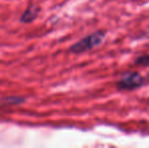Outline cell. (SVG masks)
<instances>
[{
    "label": "cell",
    "mask_w": 149,
    "mask_h": 148,
    "mask_svg": "<svg viewBox=\"0 0 149 148\" xmlns=\"http://www.w3.org/2000/svg\"><path fill=\"white\" fill-rule=\"evenodd\" d=\"M148 79H149V75H148Z\"/></svg>",
    "instance_id": "obj_5"
},
{
    "label": "cell",
    "mask_w": 149,
    "mask_h": 148,
    "mask_svg": "<svg viewBox=\"0 0 149 148\" xmlns=\"http://www.w3.org/2000/svg\"><path fill=\"white\" fill-rule=\"evenodd\" d=\"M143 84V78L139 73H127L121 78L118 82V87L120 89H131L138 88Z\"/></svg>",
    "instance_id": "obj_2"
},
{
    "label": "cell",
    "mask_w": 149,
    "mask_h": 148,
    "mask_svg": "<svg viewBox=\"0 0 149 148\" xmlns=\"http://www.w3.org/2000/svg\"><path fill=\"white\" fill-rule=\"evenodd\" d=\"M104 39V33L96 32L90 35L88 37L83 38L82 40L78 41L76 44L70 47V51L73 53H83L85 51L92 49V48L98 46Z\"/></svg>",
    "instance_id": "obj_1"
},
{
    "label": "cell",
    "mask_w": 149,
    "mask_h": 148,
    "mask_svg": "<svg viewBox=\"0 0 149 148\" xmlns=\"http://www.w3.org/2000/svg\"><path fill=\"white\" fill-rule=\"evenodd\" d=\"M136 63L139 64V65L143 66H149V55H144L140 56L137 60H136Z\"/></svg>",
    "instance_id": "obj_4"
},
{
    "label": "cell",
    "mask_w": 149,
    "mask_h": 148,
    "mask_svg": "<svg viewBox=\"0 0 149 148\" xmlns=\"http://www.w3.org/2000/svg\"><path fill=\"white\" fill-rule=\"evenodd\" d=\"M38 14H39V8L31 5L30 7L26 8V9L24 10V13L22 14V16H20V22H26V24L31 22L33 19H36Z\"/></svg>",
    "instance_id": "obj_3"
}]
</instances>
